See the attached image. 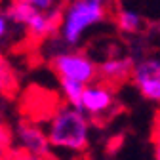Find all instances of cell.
<instances>
[{
	"mask_svg": "<svg viewBox=\"0 0 160 160\" xmlns=\"http://www.w3.org/2000/svg\"><path fill=\"white\" fill-rule=\"evenodd\" d=\"M46 135L52 149L82 152L90 145V120L71 105H55L46 122Z\"/></svg>",
	"mask_w": 160,
	"mask_h": 160,
	"instance_id": "6da1fadb",
	"label": "cell"
},
{
	"mask_svg": "<svg viewBox=\"0 0 160 160\" xmlns=\"http://www.w3.org/2000/svg\"><path fill=\"white\" fill-rule=\"evenodd\" d=\"M107 12L105 6L93 2V0H72L67 4L63 17H61V40L67 46H76L80 40H82L84 32L101 23L105 19Z\"/></svg>",
	"mask_w": 160,
	"mask_h": 160,
	"instance_id": "7a4b0ae2",
	"label": "cell"
},
{
	"mask_svg": "<svg viewBox=\"0 0 160 160\" xmlns=\"http://www.w3.org/2000/svg\"><path fill=\"white\" fill-rule=\"evenodd\" d=\"M52 69L57 72L59 80H76L88 86L97 78V65L84 53L78 52H61L55 53L52 59Z\"/></svg>",
	"mask_w": 160,
	"mask_h": 160,
	"instance_id": "3957f363",
	"label": "cell"
},
{
	"mask_svg": "<svg viewBox=\"0 0 160 160\" xmlns=\"http://www.w3.org/2000/svg\"><path fill=\"white\" fill-rule=\"evenodd\" d=\"M15 141L19 145V151L23 152H29V154H34V156H50L52 152V147H50V141H48V135H46V130L32 122V120H19L15 124Z\"/></svg>",
	"mask_w": 160,
	"mask_h": 160,
	"instance_id": "277c9868",
	"label": "cell"
},
{
	"mask_svg": "<svg viewBox=\"0 0 160 160\" xmlns=\"http://www.w3.org/2000/svg\"><path fill=\"white\" fill-rule=\"evenodd\" d=\"M132 78L139 92L147 97L149 101L160 103V59L158 57H147L133 65Z\"/></svg>",
	"mask_w": 160,
	"mask_h": 160,
	"instance_id": "5b68a950",
	"label": "cell"
},
{
	"mask_svg": "<svg viewBox=\"0 0 160 160\" xmlns=\"http://www.w3.org/2000/svg\"><path fill=\"white\" fill-rule=\"evenodd\" d=\"M114 103V93L111 90V86L103 84H88L84 88L82 93V105H80V111L88 116L97 118L99 114H105L107 111H111Z\"/></svg>",
	"mask_w": 160,
	"mask_h": 160,
	"instance_id": "8992f818",
	"label": "cell"
},
{
	"mask_svg": "<svg viewBox=\"0 0 160 160\" xmlns=\"http://www.w3.org/2000/svg\"><path fill=\"white\" fill-rule=\"evenodd\" d=\"M61 17H63V12L57 8L48 12H34L25 27L29 34L34 38H50V36H55L61 29Z\"/></svg>",
	"mask_w": 160,
	"mask_h": 160,
	"instance_id": "52a82bcc",
	"label": "cell"
},
{
	"mask_svg": "<svg viewBox=\"0 0 160 160\" xmlns=\"http://www.w3.org/2000/svg\"><path fill=\"white\" fill-rule=\"evenodd\" d=\"M133 65V59L130 57H112L97 65V76H101L107 86H112L116 82H124V80L132 78Z\"/></svg>",
	"mask_w": 160,
	"mask_h": 160,
	"instance_id": "ba28073f",
	"label": "cell"
},
{
	"mask_svg": "<svg viewBox=\"0 0 160 160\" xmlns=\"http://www.w3.org/2000/svg\"><path fill=\"white\" fill-rule=\"evenodd\" d=\"M59 86H61V93L65 97L67 105H71V107L80 111V105H82V93H84L86 86L76 82V80H65V78H61Z\"/></svg>",
	"mask_w": 160,
	"mask_h": 160,
	"instance_id": "9c48e42d",
	"label": "cell"
},
{
	"mask_svg": "<svg viewBox=\"0 0 160 160\" xmlns=\"http://www.w3.org/2000/svg\"><path fill=\"white\" fill-rule=\"evenodd\" d=\"M34 12L36 10L31 8L29 4H25L23 0H13V2L10 4V8H8V12H6V17H8V21H12L13 25L25 27Z\"/></svg>",
	"mask_w": 160,
	"mask_h": 160,
	"instance_id": "30bf717a",
	"label": "cell"
},
{
	"mask_svg": "<svg viewBox=\"0 0 160 160\" xmlns=\"http://www.w3.org/2000/svg\"><path fill=\"white\" fill-rule=\"evenodd\" d=\"M17 78L12 69V65L4 57H0V97H8L15 92Z\"/></svg>",
	"mask_w": 160,
	"mask_h": 160,
	"instance_id": "8fae6325",
	"label": "cell"
},
{
	"mask_svg": "<svg viewBox=\"0 0 160 160\" xmlns=\"http://www.w3.org/2000/svg\"><path fill=\"white\" fill-rule=\"evenodd\" d=\"M118 29L122 32H135L141 27V15L133 10H120L118 17H116Z\"/></svg>",
	"mask_w": 160,
	"mask_h": 160,
	"instance_id": "7c38bea8",
	"label": "cell"
},
{
	"mask_svg": "<svg viewBox=\"0 0 160 160\" xmlns=\"http://www.w3.org/2000/svg\"><path fill=\"white\" fill-rule=\"evenodd\" d=\"M12 149V132L6 128V124L0 122V158Z\"/></svg>",
	"mask_w": 160,
	"mask_h": 160,
	"instance_id": "4fadbf2b",
	"label": "cell"
},
{
	"mask_svg": "<svg viewBox=\"0 0 160 160\" xmlns=\"http://www.w3.org/2000/svg\"><path fill=\"white\" fill-rule=\"evenodd\" d=\"M25 4H29L31 8H34L36 12H48V10H53L57 0H23Z\"/></svg>",
	"mask_w": 160,
	"mask_h": 160,
	"instance_id": "5bb4252c",
	"label": "cell"
},
{
	"mask_svg": "<svg viewBox=\"0 0 160 160\" xmlns=\"http://www.w3.org/2000/svg\"><path fill=\"white\" fill-rule=\"evenodd\" d=\"M152 143H154V158L160 160V126H156V132L152 135Z\"/></svg>",
	"mask_w": 160,
	"mask_h": 160,
	"instance_id": "9a60e30c",
	"label": "cell"
},
{
	"mask_svg": "<svg viewBox=\"0 0 160 160\" xmlns=\"http://www.w3.org/2000/svg\"><path fill=\"white\" fill-rule=\"evenodd\" d=\"M13 160H46L42 156H34V154H29V152H23V151H19L13 154Z\"/></svg>",
	"mask_w": 160,
	"mask_h": 160,
	"instance_id": "2e32d148",
	"label": "cell"
},
{
	"mask_svg": "<svg viewBox=\"0 0 160 160\" xmlns=\"http://www.w3.org/2000/svg\"><path fill=\"white\" fill-rule=\"evenodd\" d=\"M8 17H6V13H0V40H2L4 36H6V32H8Z\"/></svg>",
	"mask_w": 160,
	"mask_h": 160,
	"instance_id": "e0dca14e",
	"label": "cell"
},
{
	"mask_svg": "<svg viewBox=\"0 0 160 160\" xmlns=\"http://www.w3.org/2000/svg\"><path fill=\"white\" fill-rule=\"evenodd\" d=\"M93 2H99V4H103V6H105V4H107V0H93Z\"/></svg>",
	"mask_w": 160,
	"mask_h": 160,
	"instance_id": "ac0fdd59",
	"label": "cell"
},
{
	"mask_svg": "<svg viewBox=\"0 0 160 160\" xmlns=\"http://www.w3.org/2000/svg\"><path fill=\"white\" fill-rule=\"evenodd\" d=\"M61 2H65V4H69V2H72V0H61Z\"/></svg>",
	"mask_w": 160,
	"mask_h": 160,
	"instance_id": "d6986e66",
	"label": "cell"
}]
</instances>
